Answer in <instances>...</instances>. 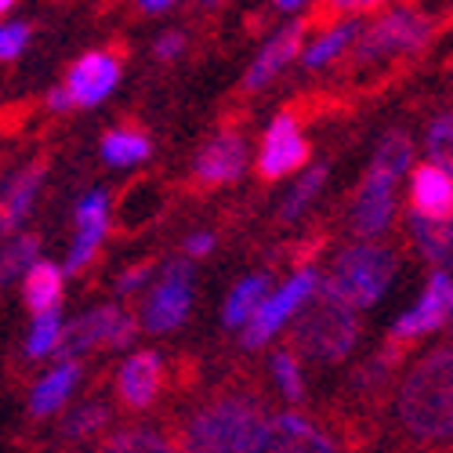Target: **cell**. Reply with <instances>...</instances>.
<instances>
[{
  "label": "cell",
  "instance_id": "cell-18",
  "mask_svg": "<svg viewBox=\"0 0 453 453\" xmlns=\"http://www.w3.org/2000/svg\"><path fill=\"white\" fill-rule=\"evenodd\" d=\"M41 178H44V160H36V164H29L26 171H19L4 185V193H0V236L15 233L19 221L29 214L36 188H41Z\"/></svg>",
  "mask_w": 453,
  "mask_h": 453
},
{
  "label": "cell",
  "instance_id": "cell-17",
  "mask_svg": "<svg viewBox=\"0 0 453 453\" xmlns=\"http://www.w3.org/2000/svg\"><path fill=\"white\" fill-rule=\"evenodd\" d=\"M105 225H109V211H105V196L102 193H88L81 203H77V247L69 250V261H65V273L77 276L88 261L95 257L102 236H105Z\"/></svg>",
  "mask_w": 453,
  "mask_h": 453
},
{
  "label": "cell",
  "instance_id": "cell-7",
  "mask_svg": "<svg viewBox=\"0 0 453 453\" xmlns=\"http://www.w3.org/2000/svg\"><path fill=\"white\" fill-rule=\"evenodd\" d=\"M428 29L432 26L425 15L392 12L363 33V41L356 44V62H370V58H381V55H399L410 48H421L428 41Z\"/></svg>",
  "mask_w": 453,
  "mask_h": 453
},
{
  "label": "cell",
  "instance_id": "cell-21",
  "mask_svg": "<svg viewBox=\"0 0 453 453\" xmlns=\"http://www.w3.org/2000/svg\"><path fill=\"white\" fill-rule=\"evenodd\" d=\"M77 381H81V363H73V359H62L41 385L33 388V399H29V410L36 413V418H48V413H55L62 403H65V395L77 388Z\"/></svg>",
  "mask_w": 453,
  "mask_h": 453
},
{
  "label": "cell",
  "instance_id": "cell-31",
  "mask_svg": "<svg viewBox=\"0 0 453 453\" xmlns=\"http://www.w3.org/2000/svg\"><path fill=\"white\" fill-rule=\"evenodd\" d=\"M356 36V29L352 26H342V29H330L323 41L316 44V48H309V55H305V65H323V62H330V58H337L345 48H349V41Z\"/></svg>",
  "mask_w": 453,
  "mask_h": 453
},
{
  "label": "cell",
  "instance_id": "cell-34",
  "mask_svg": "<svg viewBox=\"0 0 453 453\" xmlns=\"http://www.w3.org/2000/svg\"><path fill=\"white\" fill-rule=\"evenodd\" d=\"M381 0H323L319 4V15L312 19V22H305V26H326V22H334L337 15H359V12H370V8H377Z\"/></svg>",
  "mask_w": 453,
  "mask_h": 453
},
{
  "label": "cell",
  "instance_id": "cell-2",
  "mask_svg": "<svg viewBox=\"0 0 453 453\" xmlns=\"http://www.w3.org/2000/svg\"><path fill=\"white\" fill-rule=\"evenodd\" d=\"M261 425H265V410L257 399L243 392L218 395L196 410L188 425V453H247Z\"/></svg>",
  "mask_w": 453,
  "mask_h": 453
},
{
  "label": "cell",
  "instance_id": "cell-29",
  "mask_svg": "<svg viewBox=\"0 0 453 453\" xmlns=\"http://www.w3.org/2000/svg\"><path fill=\"white\" fill-rule=\"evenodd\" d=\"M58 337H62V319H58V312L36 316V323H33V330H29V337H26V356H29V359H41V356L55 352V349H58Z\"/></svg>",
  "mask_w": 453,
  "mask_h": 453
},
{
  "label": "cell",
  "instance_id": "cell-5",
  "mask_svg": "<svg viewBox=\"0 0 453 453\" xmlns=\"http://www.w3.org/2000/svg\"><path fill=\"white\" fill-rule=\"evenodd\" d=\"M134 316H124L120 309H112V305H105V309H91V312H84L81 319H73L65 330H62V337H58V356L62 359H77V356H84V352H91V349H98V345H109V349H124L131 337H134Z\"/></svg>",
  "mask_w": 453,
  "mask_h": 453
},
{
  "label": "cell",
  "instance_id": "cell-3",
  "mask_svg": "<svg viewBox=\"0 0 453 453\" xmlns=\"http://www.w3.org/2000/svg\"><path fill=\"white\" fill-rule=\"evenodd\" d=\"M392 273H395V254L388 247L356 243V247L337 254L319 294L342 301L345 309L356 312V309L373 305V301L385 294V287L392 283Z\"/></svg>",
  "mask_w": 453,
  "mask_h": 453
},
{
  "label": "cell",
  "instance_id": "cell-14",
  "mask_svg": "<svg viewBox=\"0 0 453 453\" xmlns=\"http://www.w3.org/2000/svg\"><path fill=\"white\" fill-rule=\"evenodd\" d=\"M160 385H164V359L157 352H134L117 377V392L131 410L153 406L160 395Z\"/></svg>",
  "mask_w": 453,
  "mask_h": 453
},
{
  "label": "cell",
  "instance_id": "cell-19",
  "mask_svg": "<svg viewBox=\"0 0 453 453\" xmlns=\"http://www.w3.org/2000/svg\"><path fill=\"white\" fill-rule=\"evenodd\" d=\"M309 33V26L305 22H294V26H287L280 36H276V41L265 48V51H261L257 55V62L250 65V73H247V81H243V88L247 91H257V88H265L273 77H276V73L297 55V48H301V36H305Z\"/></svg>",
  "mask_w": 453,
  "mask_h": 453
},
{
  "label": "cell",
  "instance_id": "cell-40",
  "mask_svg": "<svg viewBox=\"0 0 453 453\" xmlns=\"http://www.w3.org/2000/svg\"><path fill=\"white\" fill-rule=\"evenodd\" d=\"M276 4H280L283 12H290V8H297V4H305V0H276Z\"/></svg>",
  "mask_w": 453,
  "mask_h": 453
},
{
  "label": "cell",
  "instance_id": "cell-11",
  "mask_svg": "<svg viewBox=\"0 0 453 453\" xmlns=\"http://www.w3.org/2000/svg\"><path fill=\"white\" fill-rule=\"evenodd\" d=\"M309 164V142L301 138L297 124L290 117H280L269 134H265V145H261V157H257V174L265 181H280L283 174L297 171Z\"/></svg>",
  "mask_w": 453,
  "mask_h": 453
},
{
  "label": "cell",
  "instance_id": "cell-15",
  "mask_svg": "<svg viewBox=\"0 0 453 453\" xmlns=\"http://www.w3.org/2000/svg\"><path fill=\"white\" fill-rule=\"evenodd\" d=\"M247 145L240 134H218L196 160V181L200 185H229L243 174Z\"/></svg>",
  "mask_w": 453,
  "mask_h": 453
},
{
  "label": "cell",
  "instance_id": "cell-28",
  "mask_svg": "<svg viewBox=\"0 0 453 453\" xmlns=\"http://www.w3.org/2000/svg\"><path fill=\"white\" fill-rule=\"evenodd\" d=\"M102 453H174V446L153 432H120V435L105 439Z\"/></svg>",
  "mask_w": 453,
  "mask_h": 453
},
{
  "label": "cell",
  "instance_id": "cell-13",
  "mask_svg": "<svg viewBox=\"0 0 453 453\" xmlns=\"http://www.w3.org/2000/svg\"><path fill=\"white\" fill-rule=\"evenodd\" d=\"M392 211H395V178H385V174L370 171L363 193L356 200V211H352L356 236H363V240L381 236L392 225Z\"/></svg>",
  "mask_w": 453,
  "mask_h": 453
},
{
  "label": "cell",
  "instance_id": "cell-27",
  "mask_svg": "<svg viewBox=\"0 0 453 453\" xmlns=\"http://www.w3.org/2000/svg\"><path fill=\"white\" fill-rule=\"evenodd\" d=\"M428 157L439 171H446L453 178V112H442V117L432 120L428 127Z\"/></svg>",
  "mask_w": 453,
  "mask_h": 453
},
{
  "label": "cell",
  "instance_id": "cell-8",
  "mask_svg": "<svg viewBox=\"0 0 453 453\" xmlns=\"http://www.w3.org/2000/svg\"><path fill=\"white\" fill-rule=\"evenodd\" d=\"M453 319V280L446 273H435L425 297L418 301V309H410L395 326H392V342H395V356L410 345L418 342V337L446 326Z\"/></svg>",
  "mask_w": 453,
  "mask_h": 453
},
{
  "label": "cell",
  "instance_id": "cell-25",
  "mask_svg": "<svg viewBox=\"0 0 453 453\" xmlns=\"http://www.w3.org/2000/svg\"><path fill=\"white\" fill-rule=\"evenodd\" d=\"M36 250H41V240H36L33 233L15 236L12 243L0 247V287H8L19 273H26L36 261Z\"/></svg>",
  "mask_w": 453,
  "mask_h": 453
},
{
  "label": "cell",
  "instance_id": "cell-32",
  "mask_svg": "<svg viewBox=\"0 0 453 453\" xmlns=\"http://www.w3.org/2000/svg\"><path fill=\"white\" fill-rule=\"evenodd\" d=\"M326 181V167H312L305 178L297 181V188L287 196V203H283V218H294V214H301V207H305L316 193H319V185Z\"/></svg>",
  "mask_w": 453,
  "mask_h": 453
},
{
  "label": "cell",
  "instance_id": "cell-6",
  "mask_svg": "<svg viewBox=\"0 0 453 453\" xmlns=\"http://www.w3.org/2000/svg\"><path fill=\"white\" fill-rule=\"evenodd\" d=\"M312 290H316V273L312 269H301L280 294H273V297H265L261 305L250 312V319H247V334H243V345L247 349H257V345H265L269 337L305 305V301L312 297Z\"/></svg>",
  "mask_w": 453,
  "mask_h": 453
},
{
  "label": "cell",
  "instance_id": "cell-1",
  "mask_svg": "<svg viewBox=\"0 0 453 453\" xmlns=\"http://www.w3.org/2000/svg\"><path fill=\"white\" fill-rule=\"evenodd\" d=\"M399 425L413 442H453V345L428 352L399 385Z\"/></svg>",
  "mask_w": 453,
  "mask_h": 453
},
{
  "label": "cell",
  "instance_id": "cell-42",
  "mask_svg": "<svg viewBox=\"0 0 453 453\" xmlns=\"http://www.w3.org/2000/svg\"><path fill=\"white\" fill-rule=\"evenodd\" d=\"M12 4H15V0H0V15H4V12L12 8Z\"/></svg>",
  "mask_w": 453,
  "mask_h": 453
},
{
  "label": "cell",
  "instance_id": "cell-16",
  "mask_svg": "<svg viewBox=\"0 0 453 453\" xmlns=\"http://www.w3.org/2000/svg\"><path fill=\"white\" fill-rule=\"evenodd\" d=\"M413 218L425 221H446L453 218V178L439 171L435 164H425L413 171Z\"/></svg>",
  "mask_w": 453,
  "mask_h": 453
},
{
  "label": "cell",
  "instance_id": "cell-26",
  "mask_svg": "<svg viewBox=\"0 0 453 453\" xmlns=\"http://www.w3.org/2000/svg\"><path fill=\"white\" fill-rule=\"evenodd\" d=\"M410 157H413L410 138H406V134H388V138L381 142V149H377V157H373V167H370V171L399 181V174L410 167Z\"/></svg>",
  "mask_w": 453,
  "mask_h": 453
},
{
  "label": "cell",
  "instance_id": "cell-37",
  "mask_svg": "<svg viewBox=\"0 0 453 453\" xmlns=\"http://www.w3.org/2000/svg\"><path fill=\"white\" fill-rule=\"evenodd\" d=\"M48 109H55V112H65V109H73V98H69V91H65V88H55V91L48 95Z\"/></svg>",
  "mask_w": 453,
  "mask_h": 453
},
{
  "label": "cell",
  "instance_id": "cell-35",
  "mask_svg": "<svg viewBox=\"0 0 453 453\" xmlns=\"http://www.w3.org/2000/svg\"><path fill=\"white\" fill-rule=\"evenodd\" d=\"M29 44V26L15 22V26H0V62H12L26 51Z\"/></svg>",
  "mask_w": 453,
  "mask_h": 453
},
{
  "label": "cell",
  "instance_id": "cell-10",
  "mask_svg": "<svg viewBox=\"0 0 453 453\" xmlns=\"http://www.w3.org/2000/svg\"><path fill=\"white\" fill-rule=\"evenodd\" d=\"M188 301H193V273H188L185 261H171L164 269L160 287L149 297V309H145V323L153 334L174 330L185 323L188 316Z\"/></svg>",
  "mask_w": 453,
  "mask_h": 453
},
{
  "label": "cell",
  "instance_id": "cell-23",
  "mask_svg": "<svg viewBox=\"0 0 453 453\" xmlns=\"http://www.w3.org/2000/svg\"><path fill=\"white\" fill-rule=\"evenodd\" d=\"M265 294H269V276L243 280V283L233 290L229 305H225V323H229V326H243V323L250 319V312L261 305V301H265Z\"/></svg>",
  "mask_w": 453,
  "mask_h": 453
},
{
  "label": "cell",
  "instance_id": "cell-41",
  "mask_svg": "<svg viewBox=\"0 0 453 453\" xmlns=\"http://www.w3.org/2000/svg\"><path fill=\"white\" fill-rule=\"evenodd\" d=\"M145 8H164V4H171V0H142Z\"/></svg>",
  "mask_w": 453,
  "mask_h": 453
},
{
  "label": "cell",
  "instance_id": "cell-36",
  "mask_svg": "<svg viewBox=\"0 0 453 453\" xmlns=\"http://www.w3.org/2000/svg\"><path fill=\"white\" fill-rule=\"evenodd\" d=\"M181 48H185L181 33H167V36H160V44H157V58H174Z\"/></svg>",
  "mask_w": 453,
  "mask_h": 453
},
{
  "label": "cell",
  "instance_id": "cell-22",
  "mask_svg": "<svg viewBox=\"0 0 453 453\" xmlns=\"http://www.w3.org/2000/svg\"><path fill=\"white\" fill-rule=\"evenodd\" d=\"M413 236H418V247L425 250V257L435 269L453 273V218H446V221L413 218Z\"/></svg>",
  "mask_w": 453,
  "mask_h": 453
},
{
  "label": "cell",
  "instance_id": "cell-12",
  "mask_svg": "<svg viewBox=\"0 0 453 453\" xmlns=\"http://www.w3.org/2000/svg\"><path fill=\"white\" fill-rule=\"evenodd\" d=\"M120 81V58L109 51H91L69 69V81L62 84L73 98V105H95L102 102Z\"/></svg>",
  "mask_w": 453,
  "mask_h": 453
},
{
  "label": "cell",
  "instance_id": "cell-4",
  "mask_svg": "<svg viewBox=\"0 0 453 453\" xmlns=\"http://www.w3.org/2000/svg\"><path fill=\"white\" fill-rule=\"evenodd\" d=\"M359 337V319L352 309H345L342 301H334L326 294L316 297V305H309V312L297 319V326L290 330V342L297 352H305L309 359L319 363H337L345 359Z\"/></svg>",
  "mask_w": 453,
  "mask_h": 453
},
{
  "label": "cell",
  "instance_id": "cell-30",
  "mask_svg": "<svg viewBox=\"0 0 453 453\" xmlns=\"http://www.w3.org/2000/svg\"><path fill=\"white\" fill-rule=\"evenodd\" d=\"M105 421H109V410L102 406V403H88V406H77L65 418V425H62V432L69 435V439H88V435H95L98 428H105Z\"/></svg>",
  "mask_w": 453,
  "mask_h": 453
},
{
  "label": "cell",
  "instance_id": "cell-38",
  "mask_svg": "<svg viewBox=\"0 0 453 453\" xmlns=\"http://www.w3.org/2000/svg\"><path fill=\"white\" fill-rule=\"evenodd\" d=\"M211 247H214V240H211L207 233H203V236H193V240H188V243H185V250H188V254H193V257H200V254H207Z\"/></svg>",
  "mask_w": 453,
  "mask_h": 453
},
{
  "label": "cell",
  "instance_id": "cell-39",
  "mask_svg": "<svg viewBox=\"0 0 453 453\" xmlns=\"http://www.w3.org/2000/svg\"><path fill=\"white\" fill-rule=\"evenodd\" d=\"M142 280H145V265H138V269H127V276L117 283V290H120V294H127V290H131V287H138Z\"/></svg>",
  "mask_w": 453,
  "mask_h": 453
},
{
  "label": "cell",
  "instance_id": "cell-24",
  "mask_svg": "<svg viewBox=\"0 0 453 453\" xmlns=\"http://www.w3.org/2000/svg\"><path fill=\"white\" fill-rule=\"evenodd\" d=\"M102 157L112 167H131V164H138V160L149 157V138L138 134V131H112L102 142Z\"/></svg>",
  "mask_w": 453,
  "mask_h": 453
},
{
  "label": "cell",
  "instance_id": "cell-9",
  "mask_svg": "<svg viewBox=\"0 0 453 453\" xmlns=\"http://www.w3.org/2000/svg\"><path fill=\"white\" fill-rule=\"evenodd\" d=\"M247 453H337L334 442L297 413H280L261 425Z\"/></svg>",
  "mask_w": 453,
  "mask_h": 453
},
{
  "label": "cell",
  "instance_id": "cell-33",
  "mask_svg": "<svg viewBox=\"0 0 453 453\" xmlns=\"http://www.w3.org/2000/svg\"><path fill=\"white\" fill-rule=\"evenodd\" d=\"M273 373H276L283 395H287L290 403H301L305 388H301V373H297V363H294L290 352H276V356H273Z\"/></svg>",
  "mask_w": 453,
  "mask_h": 453
},
{
  "label": "cell",
  "instance_id": "cell-20",
  "mask_svg": "<svg viewBox=\"0 0 453 453\" xmlns=\"http://www.w3.org/2000/svg\"><path fill=\"white\" fill-rule=\"evenodd\" d=\"M22 301L33 316L58 312L62 305V269L51 261H33L22 280Z\"/></svg>",
  "mask_w": 453,
  "mask_h": 453
}]
</instances>
